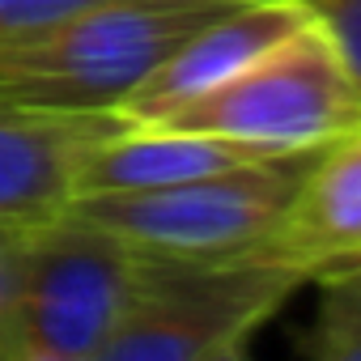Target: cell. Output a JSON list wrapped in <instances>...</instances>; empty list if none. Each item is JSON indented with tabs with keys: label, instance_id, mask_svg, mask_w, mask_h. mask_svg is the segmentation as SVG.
<instances>
[{
	"label": "cell",
	"instance_id": "obj_1",
	"mask_svg": "<svg viewBox=\"0 0 361 361\" xmlns=\"http://www.w3.org/2000/svg\"><path fill=\"white\" fill-rule=\"evenodd\" d=\"M238 0H98L43 30L0 39V106L119 111V102L200 26Z\"/></svg>",
	"mask_w": 361,
	"mask_h": 361
},
{
	"label": "cell",
	"instance_id": "obj_9",
	"mask_svg": "<svg viewBox=\"0 0 361 361\" xmlns=\"http://www.w3.org/2000/svg\"><path fill=\"white\" fill-rule=\"evenodd\" d=\"M285 153L234 136H213V132H174V128H123L106 145H98L81 174H77V196H111V192H157V188H178L192 178Z\"/></svg>",
	"mask_w": 361,
	"mask_h": 361
},
{
	"label": "cell",
	"instance_id": "obj_2",
	"mask_svg": "<svg viewBox=\"0 0 361 361\" xmlns=\"http://www.w3.org/2000/svg\"><path fill=\"white\" fill-rule=\"evenodd\" d=\"M298 285V272L259 255L140 251L132 302L98 361H234Z\"/></svg>",
	"mask_w": 361,
	"mask_h": 361
},
{
	"label": "cell",
	"instance_id": "obj_14",
	"mask_svg": "<svg viewBox=\"0 0 361 361\" xmlns=\"http://www.w3.org/2000/svg\"><path fill=\"white\" fill-rule=\"evenodd\" d=\"M238 5H259V0H238Z\"/></svg>",
	"mask_w": 361,
	"mask_h": 361
},
{
	"label": "cell",
	"instance_id": "obj_3",
	"mask_svg": "<svg viewBox=\"0 0 361 361\" xmlns=\"http://www.w3.org/2000/svg\"><path fill=\"white\" fill-rule=\"evenodd\" d=\"M319 145L268 153L178 188L73 196L68 213L115 230L140 251L157 255H259L281 230Z\"/></svg>",
	"mask_w": 361,
	"mask_h": 361
},
{
	"label": "cell",
	"instance_id": "obj_6",
	"mask_svg": "<svg viewBox=\"0 0 361 361\" xmlns=\"http://www.w3.org/2000/svg\"><path fill=\"white\" fill-rule=\"evenodd\" d=\"M132 128L119 111L0 106V217L47 221L77 196L85 157Z\"/></svg>",
	"mask_w": 361,
	"mask_h": 361
},
{
	"label": "cell",
	"instance_id": "obj_10",
	"mask_svg": "<svg viewBox=\"0 0 361 361\" xmlns=\"http://www.w3.org/2000/svg\"><path fill=\"white\" fill-rule=\"evenodd\" d=\"M314 285L323 293L302 336V353L314 361H361V264Z\"/></svg>",
	"mask_w": 361,
	"mask_h": 361
},
{
	"label": "cell",
	"instance_id": "obj_8",
	"mask_svg": "<svg viewBox=\"0 0 361 361\" xmlns=\"http://www.w3.org/2000/svg\"><path fill=\"white\" fill-rule=\"evenodd\" d=\"M306 13L293 0H259V5H238L234 13L200 26L178 43L123 102L119 115L132 123H157L174 106H183L221 81H230L238 68H247L259 51H268L276 39H285Z\"/></svg>",
	"mask_w": 361,
	"mask_h": 361
},
{
	"label": "cell",
	"instance_id": "obj_7",
	"mask_svg": "<svg viewBox=\"0 0 361 361\" xmlns=\"http://www.w3.org/2000/svg\"><path fill=\"white\" fill-rule=\"evenodd\" d=\"M264 259L306 285L361 264V123L319 145Z\"/></svg>",
	"mask_w": 361,
	"mask_h": 361
},
{
	"label": "cell",
	"instance_id": "obj_13",
	"mask_svg": "<svg viewBox=\"0 0 361 361\" xmlns=\"http://www.w3.org/2000/svg\"><path fill=\"white\" fill-rule=\"evenodd\" d=\"M90 5H98V0H0V39L43 30V26L64 22Z\"/></svg>",
	"mask_w": 361,
	"mask_h": 361
},
{
	"label": "cell",
	"instance_id": "obj_11",
	"mask_svg": "<svg viewBox=\"0 0 361 361\" xmlns=\"http://www.w3.org/2000/svg\"><path fill=\"white\" fill-rule=\"evenodd\" d=\"M43 221H22V217H0V361H9L13 348V319L26 285V264L35 247V230Z\"/></svg>",
	"mask_w": 361,
	"mask_h": 361
},
{
	"label": "cell",
	"instance_id": "obj_4",
	"mask_svg": "<svg viewBox=\"0 0 361 361\" xmlns=\"http://www.w3.org/2000/svg\"><path fill=\"white\" fill-rule=\"evenodd\" d=\"M353 123H361V90L331 39L302 18L230 81L140 128L213 132L268 149H310Z\"/></svg>",
	"mask_w": 361,
	"mask_h": 361
},
{
	"label": "cell",
	"instance_id": "obj_5",
	"mask_svg": "<svg viewBox=\"0 0 361 361\" xmlns=\"http://www.w3.org/2000/svg\"><path fill=\"white\" fill-rule=\"evenodd\" d=\"M140 251L77 213L35 230L9 361H98L136 289Z\"/></svg>",
	"mask_w": 361,
	"mask_h": 361
},
{
	"label": "cell",
	"instance_id": "obj_12",
	"mask_svg": "<svg viewBox=\"0 0 361 361\" xmlns=\"http://www.w3.org/2000/svg\"><path fill=\"white\" fill-rule=\"evenodd\" d=\"M293 5L331 39L348 77L361 90V0H293Z\"/></svg>",
	"mask_w": 361,
	"mask_h": 361
}]
</instances>
